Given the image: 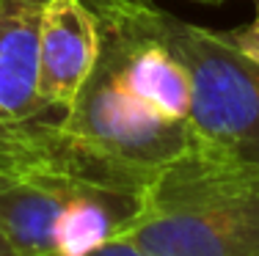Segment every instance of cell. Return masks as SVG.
<instances>
[{
    "label": "cell",
    "mask_w": 259,
    "mask_h": 256,
    "mask_svg": "<svg viewBox=\"0 0 259 256\" xmlns=\"http://www.w3.org/2000/svg\"><path fill=\"white\" fill-rule=\"evenodd\" d=\"M80 256H152V253L141 251L138 245H133L127 240H108V242H102V245L91 248V251H85Z\"/></svg>",
    "instance_id": "obj_7"
},
{
    "label": "cell",
    "mask_w": 259,
    "mask_h": 256,
    "mask_svg": "<svg viewBox=\"0 0 259 256\" xmlns=\"http://www.w3.org/2000/svg\"><path fill=\"white\" fill-rule=\"evenodd\" d=\"M196 3H204V6H221V3H226V0H196Z\"/></svg>",
    "instance_id": "obj_9"
},
{
    "label": "cell",
    "mask_w": 259,
    "mask_h": 256,
    "mask_svg": "<svg viewBox=\"0 0 259 256\" xmlns=\"http://www.w3.org/2000/svg\"><path fill=\"white\" fill-rule=\"evenodd\" d=\"M144 193L0 160V229L20 256H80L124 231Z\"/></svg>",
    "instance_id": "obj_3"
},
{
    "label": "cell",
    "mask_w": 259,
    "mask_h": 256,
    "mask_svg": "<svg viewBox=\"0 0 259 256\" xmlns=\"http://www.w3.org/2000/svg\"><path fill=\"white\" fill-rule=\"evenodd\" d=\"M0 256H20L14 251V245L9 242V237L3 234V229H0Z\"/></svg>",
    "instance_id": "obj_8"
},
{
    "label": "cell",
    "mask_w": 259,
    "mask_h": 256,
    "mask_svg": "<svg viewBox=\"0 0 259 256\" xmlns=\"http://www.w3.org/2000/svg\"><path fill=\"white\" fill-rule=\"evenodd\" d=\"M251 3H254V9H256V14H259V0H251Z\"/></svg>",
    "instance_id": "obj_10"
},
{
    "label": "cell",
    "mask_w": 259,
    "mask_h": 256,
    "mask_svg": "<svg viewBox=\"0 0 259 256\" xmlns=\"http://www.w3.org/2000/svg\"><path fill=\"white\" fill-rule=\"evenodd\" d=\"M97 17L152 36L188 72L193 151L215 163L259 171V64L224 33L185 22L141 0H85Z\"/></svg>",
    "instance_id": "obj_1"
},
{
    "label": "cell",
    "mask_w": 259,
    "mask_h": 256,
    "mask_svg": "<svg viewBox=\"0 0 259 256\" xmlns=\"http://www.w3.org/2000/svg\"><path fill=\"white\" fill-rule=\"evenodd\" d=\"M116 240L152 256H259V171L188 151L152 179Z\"/></svg>",
    "instance_id": "obj_2"
},
{
    "label": "cell",
    "mask_w": 259,
    "mask_h": 256,
    "mask_svg": "<svg viewBox=\"0 0 259 256\" xmlns=\"http://www.w3.org/2000/svg\"><path fill=\"white\" fill-rule=\"evenodd\" d=\"M100 20L85 0H47L39 25V94L64 113L100 58Z\"/></svg>",
    "instance_id": "obj_4"
},
{
    "label": "cell",
    "mask_w": 259,
    "mask_h": 256,
    "mask_svg": "<svg viewBox=\"0 0 259 256\" xmlns=\"http://www.w3.org/2000/svg\"><path fill=\"white\" fill-rule=\"evenodd\" d=\"M47 0H0V132L61 116L39 94V25Z\"/></svg>",
    "instance_id": "obj_5"
},
{
    "label": "cell",
    "mask_w": 259,
    "mask_h": 256,
    "mask_svg": "<svg viewBox=\"0 0 259 256\" xmlns=\"http://www.w3.org/2000/svg\"><path fill=\"white\" fill-rule=\"evenodd\" d=\"M224 39L232 41V44L237 47L240 53H245L248 58H254L256 64H259V14H256L254 22H248V25L234 28V30H226Z\"/></svg>",
    "instance_id": "obj_6"
}]
</instances>
